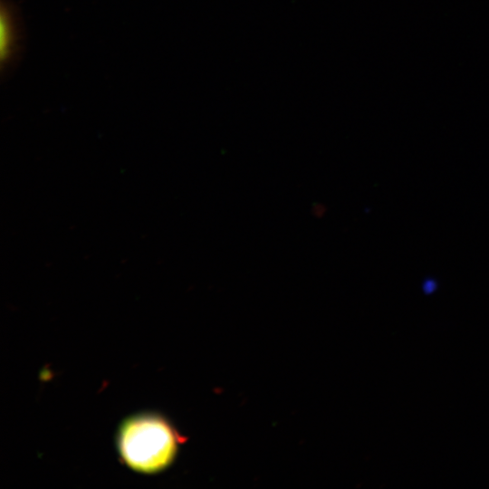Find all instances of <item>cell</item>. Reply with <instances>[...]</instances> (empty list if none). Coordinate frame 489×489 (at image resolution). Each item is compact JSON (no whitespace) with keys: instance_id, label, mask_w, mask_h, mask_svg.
Instances as JSON below:
<instances>
[{"instance_id":"cell-2","label":"cell","mask_w":489,"mask_h":489,"mask_svg":"<svg viewBox=\"0 0 489 489\" xmlns=\"http://www.w3.org/2000/svg\"><path fill=\"white\" fill-rule=\"evenodd\" d=\"M22 24L18 11L9 0H1L0 62L2 74H8L18 62L22 50Z\"/></svg>"},{"instance_id":"cell-1","label":"cell","mask_w":489,"mask_h":489,"mask_svg":"<svg viewBox=\"0 0 489 489\" xmlns=\"http://www.w3.org/2000/svg\"><path fill=\"white\" fill-rule=\"evenodd\" d=\"M179 438L163 417L139 415L127 419L118 436L124 462L141 473H156L174 459Z\"/></svg>"}]
</instances>
